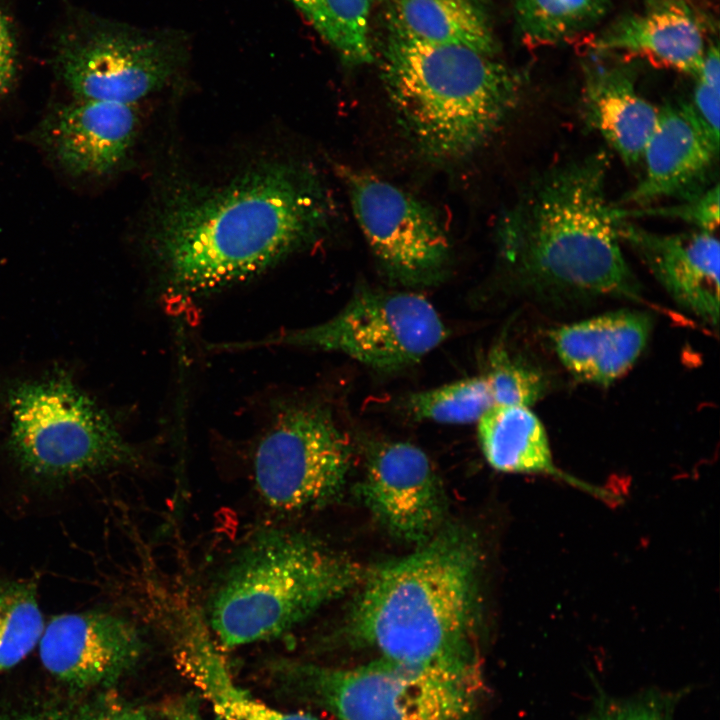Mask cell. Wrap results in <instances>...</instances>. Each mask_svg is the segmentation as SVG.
<instances>
[{"instance_id":"6da1fadb","label":"cell","mask_w":720,"mask_h":720,"mask_svg":"<svg viewBox=\"0 0 720 720\" xmlns=\"http://www.w3.org/2000/svg\"><path fill=\"white\" fill-rule=\"evenodd\" d=\"M332 212L320 179L289 162L260 164L216 187L175 191L151 230L164 291L192 298L255 277L317 241Z\"/></svg>"},{"instance_id":"7a4b0ae2","label":"cell","mask_w":720,"mask_h":720,"mask_svg":"<svg viewBox=\"0 0 720 720\" xmlns=\"http://www.w3.org/2000/svg\"><path fill=\"white\" fill-rule=\"evenodd\" d=\"M608 161L591 154L536 176L501 217L500 253L535 289L635 299L639 285L621 249Z\"/></svg>"},{"instance_id":"3957f363","label":"cell","mask_w":720,"mask_h":720,"mask_svg":"<svg viewBox=\"0 0 720 720\" xmlns=\"http://www.w3.org/2000/svg\"><path fill=\"white\" fill-rule=\"evenodd\" d=\"M478 551L456 529L376 568L353 605L348 634L382 658L483 683L472 631Z\"/></svg>"},{"instance_id":"277c9868","label":"cell","mask_w":720,"mask_h":720,"mask_svg":"<svg viewBox=\"0 0 720 720\" xmlns=\"http://www.w3.org/2000/svg\"><path fill=\"white\" fill-rule=\"evenodd\" d=\"M381 74L401 127L424 156L439 163L464 160L481 149L521 91L519 75L494 55L393 35Z\"/></svg>"},{"instance_id":"5b68a950","label":"cell","mask_w":720,"mask_h":720,"mask_svg":"<svg viewBox=\"0 0 720 720\" xmlns=\"http://www.w3.org/2000/svg\"><path fill=\"white\" fill-rule=\"evenodd\" d=\"M363 577L359 564L310 536L265 529L240 548L219 576L206 620L227 648L272 640Z\"/></svg>"},{"instance_id":"8992f818","label":"cell","mask_w":720,"mask_h":720,"mask_svg":"<svg viewBox=\"0 0 720 720\" xmlns=\"http://www.w3.org/2000/svg\"><path fill=\"white\" fill-rule=\"evenodd\" d=\"M274 679L291 696L339 720H472L483 683L378 658L337 668L280 661Z\"/></svg>"},{"instance_id":"52a82bcc","label":"cell","mask_w":720,"mask_h":720,"mask_svg":"<svg viewBox=\"0 0 720 720\" xmlns=\"http://www.w3.org/2000/svg\"><path fill=\"white\" fill-rule=\"evenodd\" d=\"M9 403L11 449L33 475L60 479L139 463L105 410L64 377L19 385Z\"/></svg>"},{"instance_id":"ba28073f","label":"cell","mask_w":720,"mask_h":720,"mask_svg":"<svg viewBox=\"0 0 720 720\" xmlns=\"http://www.w3.org/2000/svg\"><path fill=\"white\" fill-rule=\"evenodd\" d=\"M447 335L438 312L422 295L361 289L324 322L223 347L289 346L333 351L375 369L394 371L418 362Z\"/></svg>"},{"instance_id":"9c48e42d","label":"cell","mask_w":720,"mask_h":720,"mask_svg":"<svg viewBox=\"0 0 720 720\" xmlns=\"http://www.w3.org/2000/svg\"><path fill=\"white\" fill-rule=\"evenodd\" d=\"M351 444L326 408L295 404L278 413L254 457V479L264 502L296 512L319 507L343 488Z\"/></svg>"},{"instance_id":"30bf717a","label":"cell","mask_w":720,"mask_h":720,"mask_svg":"<svg viewBox=\"0 0 720 720\" xmlns=\"http://www.w3.org/2000/svg\"><path fill=\"white\" fill-rule=\"evenodd\" d=\"M336 171L361 231L386 274L404 285L439 280L448 266L451 246L434 209L366 170L342 164Z\"/></svg>"},{"instance_id":"8fae6325","label":"cell","mask_w":720,"mask_h":720,"mask_svg":"<svg viewBox=\"0 0 720 720\" xmlns=\"http://www.w3.org/2000/svg\"><path fill=\"white\" fill-rule=\"evenodd\" d=\"M167 37L99 28L60 41L56 62L75 99L135 105L162 88L178 66Z\"/></svg>"},{"instance_id":"7c38bea8","label":"cell","mask_w":720,"mask_h":720,"mask_svg":"<svg viewBox=\"0 0 720 720\" xmlns=\"http://www.w3.org/2000/svg\"><path fill=\"white\" fill-rule=\"evenodd\" d=\"M360 491L374 517L406 541H429L444 514L443 489L432 462L407 442L371 449Z\"/></svg>"},{"instance_id":"4fadbf2b","label":"cell","mask_w":720,"mask_h":720,"mask_svg":"<svg viewBox=\"0 0 720 720\" xmlns=\"http://www.w3.org/2000/svg\"><path fill=\"white\" fill-rule=\"evenodd\" d=\"M143 648L132 623L105 611L57 615L39 641L46 670L77 689L113 684L138 662Z\"/></svg>"},{"instance_id":"5bb4252c","label":"cell","mask_w":720,"mask_h":720,"mask_svg":"<svg viewBox=\"0 0 720 720\" xmlns=\"http://www.w3.org/2000/svg\"><path fill=\"white\" fill-rule=\"evenodd\" d=\"M718 151L719 139L699 119L692 104L662 106L643 152L644 175L617 206L644 208L657 200L685 198L701 191Z\"/></svg>"},{"instance_id":"9a60e30c","label":"cell","mask_w":720,"mask_h":720,"mask_svg":"<svg viewBox=\"0 0 720 720\" xmlns=\"http://www.w3.org/2000/svg\"><path fill=\"white\" fill-rule=\"evenodd\" d=\"M138 124L136 105L74 99L48 113L39 138L69 174L102 176L125 160Z\"/></svg>"},{"instance_id":"2e32d148","label":"cell","mask_w":720,"mask_h":720,"mask_svg":"<svg viewBox=\"0 0 720 720\" xmlns=\"http://www.w3.org/2000/svg\"><path fill=\"white\" fill-rule=\"evenodd\" d=\"M619 231L680 307L717 328L720 246L714 233L661 234L626 219Z\"/></svg>"},{"instance_id":"e0dca14e","label":"cell","mask_w":720,"mask_h":720,"mask_svg":"<svg viewBox=\"0 0 720 720\" xmlns=\"http://www.w3.org/2000/svg\"><path fill=\"white\" fill-rule=\"evenodd\" d=\"M162 617L178 670L221 720H317L308 714L277 710L239 686L206 617L192 604H175Z\"/></svg>"},{"instance_id":"ac0fdd59","label":"cell","mask_w":720,"mask_h":720,"mask_svg":"<svg viewBox=\"0 0 720 720\" xmlns=\"http://www.w3.org/2000/svg\"><path fill=\"white\" fill-rule=\"evenodd\" d=\"M696 7L686 0H647L645 7L605 28L596 52L625 54L696 77L707 49Z\"/></svg>"},{"instance_id":"d6986e66","label":"cell","mask_w":720,"mask_h":720,"mask_svg":"<svg viewBox=\"0 0 720 720\" xmlns=\"http://www.w3.org/2000/svg\"><path fill=\"white\" fill-rule=\"evenodd\" d=\"M596 54L583 65L585 120L627 165L637 164L657 123L659 108L639 94L630 65L607 53Z\"/></svg>"},{"instance_id":"ffe728a7","label":"cell","mask_w":720,"mask_h":720,"mask_svg":"<svg viewBox=\"0 0 720 720\" xmlns=\"http://www.w3.org/2000/svg\"><path fill=\"white\" fill-rule=\"evenodd\" d=\"M651 329L646 313L619 310L561 326L551 338L561 363L573 376L608 385L637 361Z\"/></svg>"},{"instance_id":"44dd1931","label":"cell","mask_w":720,"mask_h":720,"mask_svg":"<svg viewBox=\"0 0 720 720\" xmlns=\"http://www.w3.org/2000/svg\"><path fill=\"white\" fill-rule=\"evenodd\" d=\"M388 18L391 35L402 39L498 52L488 15L476 0H395Z\"/></svg>"},{"instance_id":"7402d4cb","label":"cell","mask_w":720,"mask_h":720,"mask_svg":"<svg viewBox=\"0 0 720 720\" xmlns=\"http://www.w3.org/2000/svg\"><path fill=\"white\" fill-rule=\"evenodd\" d=\"M478 437L487 462L506 473L562 477L585 488L556 468L545 429L521 405H495L478 420Z\"/></svg>"},{"instance_id":"603a6c76","label":"cell","mask_w":720,"mask_h":720,"mask_svg":"<svg viewBox=\"0 0 720 720\" xmlns=\"http://www.w3.org/2000/svg\"><path fill=\"white\" fill-rule=\"evenodd\" d=\"M345 64L374 59L369 37L372 0H290Z\"/></svg>"},{"instance_id":"cb8c5ba5","label":"cell","mask_w":720,"mask_h":720,"mask_svg":"<svg viewBox=\"0 0 720 720\" xmlns=\"http://www.w3.org/2000/svg\"><path fill=\"white\" fill-rule=\"evenodd\" d=\"M607 0H515L517 26L531 47L567 42L604 16Z\"/></svg>"},{"instance_id":"d4e9b609","label":"cell","mask_w":720,"mask_h":720,"mask_svg":"<svg viewBox=\"0 0 720 720\" xmlns=\"http://www.w3.org/2000/svg\"><path fill=\"white\" fill-rule=\"evenodd\" d=\"M44 628L35 582L0 584V673L20 663L34 649Z\"/></svg>"},{"instance_id":"484cf974","label":"cell","mask_w":720,"mask_h":720,"mask_svg":"<svg viewBox=\"0 0 720 720\" xmlns=\"http://www.w3.org/2000/svg\"><path fill=\"white\" fill-rule=\"evenodd\" d=\"M493 406L483 374L413 393L406 400L408 411L416 419L445 424L478 422Z\"/></svg>"},{"instance_id":"4316f807","label":"cell","mask_w":720,"mask_h":720,"mask_svg":"<svg viewBox=\"0 0 720 720\" xmlns=\"http://www.w3.org/2000/svg\"><path fill=\"white\" fill-rule=\"evenodd\" d=\"M488 367L483 375L495 405L529 407L541 398L543 377L535 369L512 360L503 348L491 351Z\"/></svg>"},{"instance_id":"83f0119b","label":"cell","mask_w":720,"mask_h":720,"mask_svg":"<svg viewBox=\"0 0 720 720\" xmlns=\"http://www.w3.org/2000/svg\"><path fill=\"white\" fill-rule=\"evenodd\" d=\"M680 692L649 689L629 697L601 695L583 720H674Z\"/></svg>"},{"instance_id":"f1b7e54d","label":"cell","mask_w":720,"mask_h":720,"mask_svg":"<svg viewBox=\"0 0 720 720\" xmlns=\"http://www.w3.org/2000/svg\"><path fill=\"white\" fill-rule=\"evenodd\" d=\"M618 213L622 219L640 216L673 218L695 226L696 230L714 233L719 225V186L704 188L669 206L636 209L618 206Z\"/></svg>"},{"instance_id":"f546056e","label":"cell","mask_w":720,"mask_h":720,"mask_svg":"<svg viewBox=\"0 0 720 720\" xmlns=\"http://www.w3.org/2000/svg\"><path fill=\"white\" fill-rule=\"evenodd\" d=\"M692 106L707 129L719 139L720 89L696 79Z\"/></svg>"},{"instance_id":"4dcf8cb0","label":"cell","mask_w":720,"mask_h":720,"mask_svg":"<svg viewBox=\"0 0 720 720\" xmlns=\"http://www.w3.org/2000/svg\"><path fill=\"white\" fill-rule=\"evenodd\" d=\"M16 51L10 25L0 9V96L8 91L15 75Z\"/></svg>"},{"instance_id":"1f68e13d","label":"cell","mask_w":720,"mask_h":720,"mask_svg":"<svg viewBox=\"0 0 720 720\" xmlns=\"http://www.w3.org/2000/svg\"><path fill=\"white\" fill-rule=\"evenodd\" d=\"M165 720H203L191 700L177 699L166 705Z\"/></svg>"},{"instance_id":"d6a6232c","label":"cell","mask_w":720,"mask_h":720,"mask_svg":"<svg viewBox=\"0 0 720 720\" xmlns=\"http://www.w3.org/2000/svg\"><path fill=\"white\" fill-rule=\"evenodd\" d=\"M86 720H151L140 709L132 707H116L100 711L89 716Z\"/></svg>"},{"instance_id":"836d02e7","label":"cell","mask_w":720,"mask_h":720,"mask_svg":"<svg viewBox=\"0 0 720 720\" xmlns=\"http://www.w3.org/2000/svg\"><path fill=\"white\" fill-rule=\"evenodd\" d=\"M0 720H63L48 713H13L0 716Z\"/></svg>"},{"instance_id":"e575fe53","label":"cell","mask_w":720,"mask_h":720,"mask_svg":"<svg viewBox=\"0 0 720 720\" xmlns=\"http://www.w3.org/2000/svg\"><path fill=\"white\" fill-rule=\"evenodd\" d=\"M686 1L689 2L690 4H692L694 7H696V4H697L696 0H686Z\"/></svg>"}]
</instances>
